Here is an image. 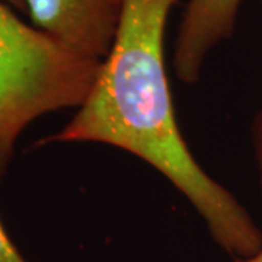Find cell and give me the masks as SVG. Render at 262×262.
Listing matches in <instances>:
<instances>
[{
	"label": "cell",
	"instance_id": "obj_7",
	"mask_svg": "<svg viewBox=\"0 0 262 262\" xmlns=\"http://www.w3.org/2000/svg\"><path fill=\"white\" fill-rule=\"evenodd\" d=\"M6 5H9L10 8H13L15 10H20V12H27V5L25 0H2Z\"/></svg>",
	"mask_w": 262,
	"mask_h": 262
},
{
	"label": "cell",
	"instance_id": "obj_2",
	"mask_svg": "<svg viewBox=\"0 0 262 262\" xmlns=\"http://www.w3.org/2000/svg\"><path fill=\"white\" fill-rule=\"evenodd\" d=\"M101 64L60 46L0 0V181L24 131L47 114L77 110Z\"/></svg>",
	"mask_w": 262,
	"mask_h": 262
},
{
	"label": "cell",
	"instance_id": "obj_1",
	"mask_svg": "<svg viewBox=\"0 0 262 262\" xmlns=\"http://www.w3.org/2000/svg\"><path fill=\"white\" fill-rule=\"evenodd\" d=\"M178 0H122L110 54L73 118L35 143H101L149 163L189 201L214 244L232 258L262 248V230L251 213L211 178L184 140L165 64V34Z\"/></svg>",
	"mask_w": 262,
	"mask_h": 262
},
{
	"label": "cell",
	"instance_id": "obj_3",
	"mask_svg": "<svg viewBox=\"0 0 262 262\" xmlns=\"http://www.w3.org/2000/svg\"><path fill=\"white\" fill-rule=\"evenodd\" d=\"M32 25L60 46L103 61L120 25L122 0H25Z\"/></svg>",
	"mask_w": 262,
	"mask_h": 262
},
{
	"label": "cell",
	"instance_id": "obj_6",
	"mask_svg": "<svg viewBox=\"0 0 262 262\" xmlns=\"http://www.w3.org/2000/svg\"><path fill=\"white\" fill-rule=\"evenodd\" d=\"M0 262H29L10 241L0 220Z\"/></svg>",
	"mask_w": 262,
	"mask_h": 262
},
{
	"label": "cell",
	"instance_id": "obj_8",
	"mask_svg": "<svg viewBox=\"0 0 262 262\" xmlns=\"http://www.w3.org/2000/svg\"><path fill=\"white\" fill-rule=\"evenodd\" d=\"M233 262H262V248L255 252L251 256H246V258H234Z\"/></svg>",
	"mask_w": 262,
	"mask_h": 262
},
{
	"label": "cell",
	"instance_id": "obj_5",
	"mask_svg": "<svg viewBox=\"0 0 262 262\" xmlns=\"http://www.w3.org/2000/svg\"><path fill=\"white\" fill-rule=\"evenodd\" d=\"M251 139H252L253 158L258 172V185L262 198V108L259 113L255 115V120L252 122V130H251Z\"/></svg>",
	"mask_w": 262,
	"mask_h": 262
},
{
	"label": "cell",
	"instance_id": "obj_4",
	"mask_svg": "<svg viewBox=\"0 0 262 262\" xmlns=\"http://www.w3.org/2000/svg\"><path fill=\"white\" fill-rule=\"evenodd\" d=\"M244 0H189L173 48V70L182 83L200 80L207 57L233 37Z\"/></svg>",
	"mask_w": 262,
	"mask_h": 262
}]
</instances>
